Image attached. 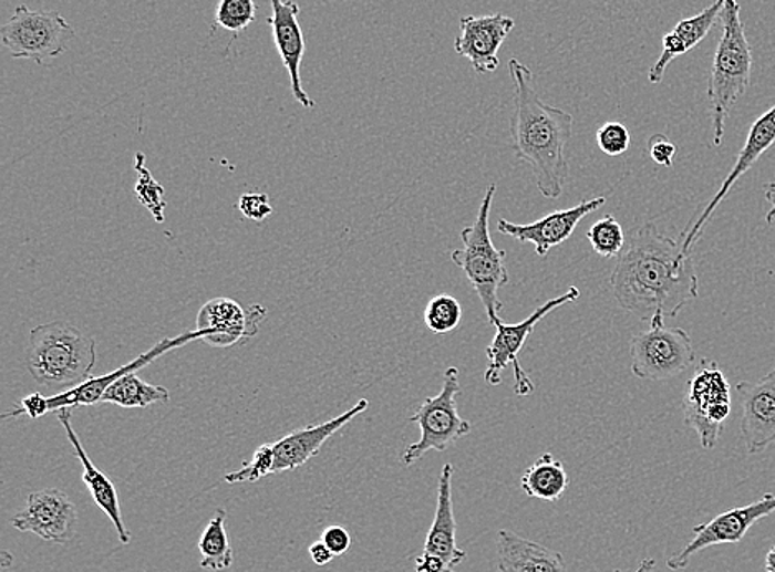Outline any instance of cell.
Wrapping results in <instances>:
<instances>
[{"label":"cell","instance_id":"603a6c76","mask_svg":"<svg viewBox=\"0 0 775 572\" xmlns=\"http://www.w3.org/2000/svg\"><path fill=\"white\" fill-rule=\"evenodd\" d=\"M496 557L499 572H569L562 554L509 530L496 534Z\"/></svg>","mask_w":775,"mask_h":572},{"label":"cell","instance_id":"b9f144b4","mask_svg":"<svg viewBox=\"0 0 775 572\" xmlns=\"http://www.w3.org/2000/svg\"><path fill=\"white\" fill-rule=\"evenodd\" d=\"M766 572H775V544L766 554Z\"/></svg>","mask_w":775,"mask_h":572},{"label":"cell","instance_id":"7a4b0ae2","mask_svg":"<svg viewBox=\"0 0 775 572\" xmlns=\"http://www.w3.org/2000/svg\"><path fill=\"white\" fill-rule=\"evenodd\" d=\"M508 70L515 85L509 133L516 159L529 166L546 199H559L570 173L566 147L572 136V115L542 102L528 65L512 59Z\"/></svg>","mask_w":775,"mask_h":572},{"label":"cell","instance_id":"d590c367","mask_svg":"<svg viewBox=\"0 0 775 572\" xmlns=\"http://www.w3.org/2000/svg\"><path fill=\"white\" fill-rule=\"evenodd\" d=\"M650 157L655 160L659 166L671 167L674 163V156H676V146L670 142V138L664 135H653L649 139Z\"/></svg>","mask_w":775,"mask_h":572},{"label":"cell","instance_id":"4dcf8cb0","mask_svg":"<svg viewBox=\"0 0 775 572\" xmlns=\"http://www.w3.org/2000/svg\"><path fill=\"white\" fill-rule=\"evenodd\" d=\"M257 19V0H219L214 29L240 33Z\"/></svg>","mask_w":775,"mask_h":572},{"label":"cell","instance_id":"8992f818","mask_svg":"<svg viewBox=\"0 0 775 572\" xmlns=\"http://www.w3.org/2000/svg\"><path fill=\"white\" fill-rule=\"evenodd\" d=\"M0 37L13 59L42 65L69 50L70 42L75 39V29L55 10L19 6L3 23Z\"/></svg>","mask_w":775,"mask_h":572},{"label":"cell","instance_id":"cb8c5ba5","mask_svg":"<svg viewBox=\"0 0 775 572\" xmlns=\"http://www.w3.org/2000/svg\"><path fill=\"white\" fill-rule=\"evenodd\" d=\"M724 2L726 0H714V3L701 10L696 15L688 17V19L678 22L674 29L663 37L662 53L649 72L650 83L657 85V83L662 82L668 65L678 56L694 49L710 33L723 12Z\"/></svg>","mask_w":775,"mask_h":572},{"label":"cell","instance_id":"f1b7e54d","mask_svg":"<svg viewBox=\"0 0 775 572\" xmlns=\"http://www.w3.org/2000/svg\"><path fill=\"white\" fill-rule=\"evenodd\" d=\"M462 304L458 303L455 297L446 293L432 298L424 311L425 326L432 333L437 334L455 331L459 321H462Z\"/></svg>","mask_w":775,"mask_h":572},{"label":"cell","instance_id":"ab89813d","mask_svg":"<svg viewBox=\"0 0 775 572\" xmlns=\"http://www.w3.org/2000/svg\"><path fill=\"white\" fill-rule=\"evenodd\" d=\"M764 196H766L767 202L771 204V212L767 214L766 219L767 222L773 223L775 220V179L766 184V187H764Z\"/></svg>","mask_w":775,"mask_h":572},{"label":"cell","instance_id":"e575fe53","mask_svg":"<svg viewBox=\"0 0 775 572\" xmlns=\"http://www.w3.org/2000/svg\"><path fill=\"white\" fill-rule=\"evenodd\" d=\"M50 413L49 397L42 396L40 393L30 394V396L23 397L20 401L19 406L16 409L10 410V413L3 414V419H9V417H19L22 414L29 416L30 419H40V417L45 416Z\"/></svg>","mask_w":775,"mask_h":572},{"label":"cell","instance_id":"60d3db41","mask_svg":"<svg viewBox=\"0 0 775 572\" xmlns=\"http://www.w3.org/2000/svg\"><path fill=\"white\" fill-rule=\"evenodd\" d=\"M657 566V561L652 560V558H647V560H643L642 563H640V566L637 568L636 571L633 572H652L655 570ZM613 572H622L620 570H616Z\"/></svg>","mask_w":775,"mask_h":572},{"label":"cell","instance_id":"277c9868","mask_svg":"<svg viewBox=\"0 0 775 572\" xmlns=\"http://www.w3.org/2000/svg\"><path fill=\"white\" fill-rule=\"evenodd\" d=\"M720 19L723 22V33L714 52L713 69L707 83L714 146L723 143L727 116L737 100L750 89L753 70V50L744 32L740 2L726 0Z\"/></svg>","mask_w":775,"mask_h":572},{"label":"cell","instance_id":"5bb4252c","mask_svg":"<svg viewBox=\"0 0 775 572\" xmlns=\"http://www.w3.org/2000/svg\"><path fill=\"white\" fill-rule=\"evenodd\" d=\"M207 334H209L207 331L196 330L187 331V333L179 334V336L176 337H164L159 343L154 344L149 351L140 354V356L131 361V363L117 367L113 373L105 374V376L90 377L86 383L80 384V386L73 387V389L53 394V396L49 397L50 413H52V410L72 409V407L93 406V404L102 403L106 389H108L111 384L121 379V377L137 373V371L143 370V367L149 366L157 357L164 356V354L177 350V347L184 346V344H189L197 340L204 341Z\"/></svg>","mask_w":775,"mask_h":572},{"label":"cell","instance_id":"4316f807","mask_svg":"<svg viewBox=\"0 0 775 572\" xmlns=\"http://www.w3.org/2000/svg\"><path fill=\"white\" fill-rule=\"evenodd\" d=\"M225 520H227V514L219 508L204 530L199 544H197L200 554H203L200 566L204 570L225 571L234 563V550L228 543Z\"/></svg>","mask_w":775,"mask_h":572},{"label":"cell","instance_id":"ffe728a7","mask_svg":"<svg viewBox=\"0 0 775 572\" xmlns=\"http://www.w3.org/2000/svg\"><path fill=\"white\" fill-rule=\"evenodd\" d=\"M368 407L369 401L361 399L354 407L345 410L341 416L334 417V419L317 424V426H308L303 427V429L290 431L280 440L275 441L273 474L297 470L301 465L308 464L314 455H318L321 447L330 440L335 431L341 430L345 424L351 423L359 414L368 410Z\"/></svg>","mask_w":775,"mask_h":572},{"label":"cell","instance_id":"d6a6232c","mask_svg":"<svg viewBox=\"0 0 775 572\" xmlns=\"http://www.w3.org/2000/svg\"><path fill=\"white\" fill-rule=\"evenodd\" d=\"M596 139L597 144H599V149L607 156L612 157L626 154L629 150L630 142H632L629 129L619 122H609L600 126L597 129Z\"/></svg>","mask_w":775,"mask_h":572},{"label":"cell","instance_id":"ba28073f","mask_svg":"<svg viewBox=\"0 0 775 572\" xmlns=\"http://www.w3.org/2000/svg\"><path fill=\"white\" fill-rule=\"evenodd\" d=\"M693 363L690 334L683 327L664 326V318H653L649 330L636 334L630 343V370L639 379H673Z\"/></svg>","mask_w":775,"mask_h":572},{"label":"cell","instance_id":"ac0fdd59","mask_svg":"<svg viewBox=\"0 0 775 572\" xmlns=\"http://www.w3.org/2000/svg\"><path fill=\"white\" fill-rule=\"evenodd\" d=\"M773 144H775V105L773 108L767 110L764 115H761L760 118L754 122V125L751 126L750 135H747L746 143H744L743 149H741L740 157H737L736 164H734L733 169L727 174L726 179L723 180V186L717 190L716 196L711 199V202L704 207L703 214H701L694 222H691L688 229L681 233L684 250L691 252L694 242L700 239L704 226H706L711 217H713L714 210L726 199L731 187L756 164V160L760 159L767 149H771Z\"/></svg>","mask_w":775,"mask_h":572},{"label":"cell","instance_id":"6da1fadb","mask_svg":"<svg viewBox=\"0 0 775 572\" xmlns=\"http://www.w3.org/2000/svg\"><path fill=\"white\" fill-rule=\"evenodd\" d=\"M613 297L623 310L652 321L676 318L700 297V280L683 239L663 236L653 222L643 223L627 240L610 277Z\"/></svg>","mask_w":775,"mask_h":572},{"label":"cell","instance_id":"836d02e7","mask_svg":"<svg viewBox=\"0 0 775 572\" xmlns=\"http://www.w3.org/2000/svg\"><path fill=\"white\" fill-rule=\"evenodd\" d=\"M238 210L247 219L254 220V222H261V220L267 219L273 212V207H271L267 194H244L238 200Z\"/></svg>","mask_w":775,"mask_h":572},{"label":"cell","instance_id":"9c48e42d","mask_svg":"<svg viewBox=\"0 0 775 572\" xmlns=\"http://www.w3.org/2000/svg\"><path fill=\"white\" fill-rule=\"evenodd\" d=\"M580 290L577 287H570L566 293L560 297L552 298L546 301L541 306L536 308L525 321L516 324L503 323L502 318L493 323L496 327L495 340L486 347V357H488V367H486L485 381L489 386H499L502 384V374L509 364H513L515 371V393L518 396H529L535 393V383L529 379L528 373L523 370L519 363V353L525 347L528 337L535 333L536 324L548 316L557 308L564 304L572 303L579 300Z\"/></svg>","mask_w":775,"mask_h":572},{"label":"cell","instance_id":"f35d334b","mask_svg":"<svg viewBox=\"0 0 775 572\" xmlns=\"http://www.w3.org/2000/svg\"><path fill=\"white\" fill-rule=\"evenodd\" d=\"M310 557L311 560H313V563L317 564V566H327V564H330L331 561L335 558L323 540L317 541V543L311 544Z\"/></svg>","mask_w":775,"mask_h":572},{"label":"cell","instance_id":"484cf974","mask_svg":"<svg viewBox=\"0 0 775 572\" xmlns=\"http://www.w3.org/2000/svg\"><path fill=\"white\" fill-rule=\"evenodd\" d=\"M169 399L170 394L166 387L144 383L136 373H133L111 384L102 403L116 404L124 409H140L153 404H166Z\"/></svg>","mask_w":775,"mask_h":572},{"label":"cell","instance_id":"f546056e","mask_svg":"<svg viewBox=\"0 0 775 572\" xmlns=\"http://www.w3.org/2000/svg\"><path fill=\"white\" fill-rule=\"evenodd\" d=\"M134 167H136L137 176H140L136 187H134L137 199L153 214L156 222H164V209H166V202L163 199L164 187L154 179L153 174L147 169L146 157H144L143 153L136 154Z\"/></svg>","mask_w":775,"mask_h":572},{"label":"cell","instance_id":"4fadbf2b","mask_svg":"<svg viewBox=\"0 0 775 572\" xmlns=\"http://www.w3.org/2000/svg\"><path fill=\"white\" fill-rule=\"evenodd\" d=\"M515 25V19L503 13L462 17L453 49L472 63L478 75L496 72L499 66V49Z\"/></svg>","mask_w":775,"mask_h":572},{"label":"cell","instance_id":"d6986e66","mask_svg":"<svg viewBox=\"0 0 775 572\" xmlns=\"http://www.w3.org/2000/svg\"><path fill=\"white\" fill-rule=\"evenodd\" d=\"M741 431L747 454L760 455L775 441V367L756 383H740Z\"/></svg>","mask_w":775,"mask_h":572},{"label":"cell","instance_id":"9a60e30c","mask_svg":"<svg viewBox=\"0 0 775 572\" xmlns=\"http://www.w3.org/2000/svg\"><path fill=\"white\" fill-rule=\"evenodd\" d=\"M606 200V197L582 200L577 206L566 210H556V212H551L533 223H513L509 220L499 219L496 229L503 236L513 237L519 242L533 243L536 253L539 257H546L554 247L566 242L576 232L580 220L599 210Z\"/></svg>","mask_w":775,"mask_h":572},{"label":"cell","instance_id":"3957f363","mask_svg":"<svg viewBox=\"0 0 775 572\" xmlns=\"http://www.w3.org/2000/svg\"><path fill=\"white\" fill-rule=\"evenodd\" d=\"M25 364L39 386L63 393L90 379L96 343L66 321L40 324L30 331Z\"/></svg>","mask_w":775,"mask_h":572},{"label":"cell","instance_id":"52a82bcc","mask_svg":"<svg viewBox=\"0 0 775 572\" xmlns=\"http://www.w3.org/2000/svg\"><path fill=\"white\" fill-rule=\"evenodd\" d=\"M458 394L459 371L450 366L443 374L441 394L425 399L417 413L411 416V423L417 424L421 429V440L409 445L402 454L401 460L405 467L417 464L427 451H445L472 431V423L458 414Z\"/></svg>","mask_w":775,"mask_h":572},{"label":"cell","instance_id":"e0dca14e","mask_svg":"<svg viewBox=\"0 0 775 572\" xmlns=\"http://www.w3.org/2000/svg\"><path fill=\"white\" fill-rule=\"evenodd\" d=\"M300 6L293 0H271V15L268 17V25L273 32V42L278 55L290 76L291 93L294 100L303 108H314L317 103L304 92L301 83V63L307 52V39L303 29L298 22Z\"/></svg>","mask_w":775,"mask_h":572},{"label":"cell","instance_id":"7c38bea8","mask_svg":"<svg viewBox=\"0 0 775 572\" xmlns=\"http://www.w3.org/2000/svg\"><path fill=\"white\" fill-rule=\"evenodd\" d=\"M79 523L75 505L56 488L35 491L27 498L25 507L12 518V527L23 533H33L52 543L65 544L73 540Z\"/></svg>","mask_w":775,"mask_h":572},{"label":"cell","instance_id":"30bf717a","mask_svg":"<svg viewBox=\"0 0 775 572\" xmlns=\"http://www.w3.org/2000/svg\"><path fill=\"white\" fill-rule=\"evenodd\" d=\"M684 424L700 435L701 445L711 450L731 414V386L714 361L703 360L688 383L683 401Z\"/></svg>","mask_w":775,"mask_h":572},{"label":"cell","instance_id":"1f68e13d","mask_svg":"<svg viewBox=\"0 0 775 572\" xmlns=\"http://www.w3.org/2000/svg\"><path fill=\"white\" fill-rule=\"evenodd\" d=\"M275 450L273 444H264L255 451L254 457L245 464L240 470L231 471L225 477L230 485L245 483V481H258L267 475L273 474Z\"/></svg>","mask_w":775,"mask_h":572},{"label":"cell","instance_id":"d4e9b609","mask_svg":"<svg viewBox=\"0 0 775 572\" xmlns=\"http://www.w3.org/2000/svg\"><path fill=\"white\" fill-rule=\"evenodd\" d=\"M569 475L560 460L551 454H542L521 475L523 491L542 501H557L569 487Z\"/></svg>","mask_w":775,"mask_h":572},{"label":"cell","instance_id":"2e32d148","mask_svg":"<svg viewBox=\"0 0 775 572\" xmlns=\"http://www.w3.org/2000/svg\"><path fill=\"white\" fill-rule=\"evenodd\" d=\"M267 316V308L251 304L241 308L230 298L207 301L197 314V330L207 331L204 343L214 347H228L244 340H251L258 333L261 321Z\"/></svg>","mask_w":775,"mask_h":572},{"label":"cell","instance_id":"8fae6325","mask_svg":"<svg viewBox=\"0 0 775 572\" xmlns=\"http://www.w3.org/2000/svg\"><path fill=\"white\" fill-rule=\"evenodd\" d=\"M775 513V495L766 493L763 498L746 505V507L733 508L717 514L707 523L698 524L693 528V540L673 558L666 561V566L671 571H681L690 564L691 558L706 548L717 547V544L741 543L747 531L763 520Z\"/></svg>","mask_w":775,"mask_h":572},{"label":"cell","instance_id":"44dd1931","mask_svg":"<svg viewBox=\"0 0 775 572\" xmlns=\"http://www.w3.org/2000/svg\"><path fill=\"white\" fill-rule=\"evenodd\" d=\"M452 464H445L438 478L437 508H435L434 521L424 544V553L442 558L450 568L459 566L466 560V551L456 544V523L453 514Z\"/></svg>","mask_w":775,"mask_h":572},{"label":"cell","instance_id":"74e56055","mask_svg":"<svg viewBox=\"0 0 775 572\" xmlns=\"http://www.w3.org/2000/svg\"><path fill=\"white\" fill-rule=\"evenodd\" d=\"M415 571L417 572H455L442 558L422 553L415 558Z\"/></svg>","mask_w":775,"mask_h":572},{"label":"cell","instance_id":"5b68a950","mask_svg":"<svg viewBox=\"0 0 775 572\" xmlns=\"http://www.w3.org/2000/svg\"><path fill=\"white\" fill-rule=\"evenodd\" d=\"M495 193L496 184H492L483 196L475 222L465 227L459 233L463 242L462 249L453 250L450 253L452 262L463 270L469 285L478 294L492 326L498 320L499 311L503 310L499 290L509 283L506 252L496 249L492 233H489V216H492Z\"/></svg>","mask_w":775,"mask_h":572},{"label":"cell","instance_id":"7402d4cb","mask_svg":"<svg viewBox=\"0 0 775 572\" xmlns=\"http://www.w3.org/2000/svg\"><path fill=\"white\" fill-rule=\"evenodd\" d=\"M70 419H72L70 409L59 410L60 424H62L63 429H65L66 437H69L70 444L75 448L76 457H79L80 464H82L83 483L89 488L93 501L105 511L106 517L110 518L111 523L116 528L117 538H120L121 543L130 544L131 534L130 531L126 530V527H124L123 517H121L120 497H117L116 488H114L113 481L93 464L92 458L89 457L85 448H83L79 435L73 430L72 420Z\"/></svg>","mask_w":775,"mask_h":572},{"label":"cell","instance_id":"83f0119b","mask_svg":"<svg viewBox=\"0 0 775 572\" xmlns=\"http://www.w3.org/2000/svg\"><path fill=\"white\" fill-rule=\"evenodd\" d=\"M590 246L603 259H617L626 247V232L612 214H606L587 232Z\"/></svg>","mask_w":775,"mask_h":572},{"label":"cell","instance_id":"8d00e7d4","mask_svg":"<svg viewBox=\"0 0 775 572\" xmlns=\"http://www.w3.org/2000/svg\"><path fill=\"white\" fill-rule=\"evenodd\" d=\"M321 540L327 543L334 557H342V554L348 553L349 548H351V534L348 530L339 527V524H332L323 531V537Z\"/></svg>","mask_w":775,"mask_h":572}]
</instances>
